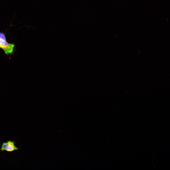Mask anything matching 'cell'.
I'll list each match as a JSON object with an SVG mask.
<instances>
[{"mask_svg": "<svg viewBox=\"0 0 170 170\" xmlns=\"http://www.w3.org/2000/svg\"><path fill=\"white\" fill-rule=\"evenodd\" d=\"M15 141L9 140L4 142L2 144L0 150L2 152L6 151L8 152L18 150L19 148L15 146Z\"/></svg>", "mask_w": 170, "mask_h": 170, "instance_id": "7a4b0ae2", "label": "cell"}, {"mask_svg": "<svg viewBox=\"0 0 170 170\" xmlns=\"http://www.w3.org/2000/svg\"><path fill=\"white\" fill-rule=\"evenodd\" d=\"M14 44L8 43L6 40L0 38V48L7 55L13 53L14 51Z\"/></svg>", "mask_w": 170, "mask_h": 170, "instance_id": "6da1fadb", "label": "cell"}, {"mask_svg": "<svg viewBox=\"0 0 170 170\" xmlns=\"http://www.w3.org/2000/svg\"><path fill=\"white\" fill-rule=\"evenodd\" d=\"M0 38L6 40L5 35L2 32H0Z\"/></svg>", "mask_w": 170, "mask_h": 170, "instance_id": "3957f363", "label": "cell"}]
</instances>
